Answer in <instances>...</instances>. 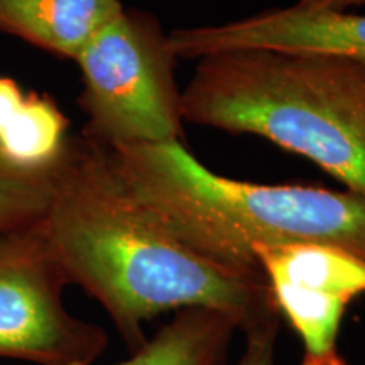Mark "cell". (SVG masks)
Masks as SVG:
<instances>
[{
	"instance_id": "2",
	"label": "cell",
	"mask_w": 365,
	"mask_h": 365,
	"mask_svg": "<svg viewBox=\"0 0 365 365\" xmlns=\"http://www.w3.org/2000/svg\"><path fill=\"white\" fill-rule=\"evenodd\" d=\"M182 120L262 137L365 198V66L314 53L234 49L196 59Z\"/></svg>"
},
{
	"instance_id": "5",
	"label": "cell",
	"mask_w": 365,
	"mask_h": 365,
	"mask_svg": "<svg viewBox=\"0 0 365 365\" xmlns=\"http://www.w3.org/2000/svg\"><path fill=\"white\" fill-rule=\"evenodd\" d=\"M66 284L39 223L0 235V359L91 365L102 357L108 333L68 312Z\"/></svg>"
},
{
	"instance_id": "13",
	"label": "cell",
	"mask_w": 365,
	"mask_h": 365,
	"mask_svg": "<svg viewBox=\"0 0 365 365\" xmlns=\"http://www.w3.org/2000/svg\"><path fill=\"white\" fill-rule=\"evenodd\" d=\"M279 322L266 323L245 331V346L237 365H276Z\"/></svg>"
},
{
	"instance_id": "3",
	"label": "cell",
	"mask_w": 365,
	"mask_h": 365,
	"mask_svg": "<svg viewBox=\"0 0 365 365\" xmlns=\"http://www.w3.org/2000/svg\"><path fill=\"white\" fill-rule=\"evenodd\" d=\"M140 202L200 252L259 271L254 245L323 244L365 261V198L313 185H259L217 175L185 143L108 148Z\"/></svg>"
},
{
	"instance_id": "6",
	"label": "cell",
	"mask_w": 365,
	"mask_h": 365,
	"mask_svg": "<svg viewBox=\"0 0 365 365\" xmlns=\"http://www.w3.org/2000/svg\"><path fill=\"white\" fill-rule=\"evenodd\" d=\"M170 44L178 59H196L234 49L330 54L365 66V14L269 9L225 24L175 29Z\"/></svg>"
},
{
	"instance_id": "7",
	"label": "cell",
	"mask_w": 365,
	"mask_h": 365,
	"mask_svg": "<svg viewBox=\"0 0 365 365\" xmlns=\"http://www.w3.org/2000/svg\"><path fill=\"white\" fill-rule=\"evenodd\" d=\"M122 11L120 0H0V31L75 61Z\"/></svg>"
},
{
	"instance_id": "4",
	"label": "cell",
	"mask_w": 365,
	"mask_h": 365,
	"mask_svg": "<svg viewBox=\"0 0 365 365\" xmlns=\"http://www.w3.org/2000/svg\"><path fill=\"white\" fill-rule=\"evenodd\" d=\"M170 36L150 14L124 9L81 49L83 137L105 148L182 143L181 90Z\"/></svg>"
},
{
	"instance_id": "10",
	"label": "cell",
	"mask_w": 365,
	"mask_h": 365,
	"mask_svg": "<svg viewBox=\"0 0 365 365\" xmlns=\"http://www.w3.org/2000/svg\"><path fill=\"white\" fill-rule=\"evenodd\" d=\"M70 122L54 100L26 93L0 125V154L22 171L53 173L65 158Z\"/></svg>"
},
{
	"instance_id": "1",
	"label": "cell",
	"mask_w": 365,
	"mask_h": 365,
	"mask_svg": "<svg viewBox=\"0 0 365 365\" xmlns=\"http://www.w3.org/2000/svg\"><path fill=\"white\" fill-rule=\"evenodd\" d=\"M39 227L68 284L105 309L130 354L148 341L145 323L168 312L217 309L242 333L281 318L262 272L225 266L181 240L132 193L108 148L83 135L54 173Z\"/></svg>"
},
{
	"instance_id": "8",
	"label": "cell",
	"mask_w": 365,
	"mask_h": 365,
	"mask_svg": "<svg viewBox=\"0 0 365 365\" xmlns=\"http://www.w3.org/2000/svg\"><path fill=\"white\" fill-rule=\"evenodd\" d=\"M252 257L266 281L289 282L350 303L365 294V261L331 245H254Z\"/></svg>"
},
{
	"instance_id": "9",
	"label": "cell",
	"mask_w": 365,
	"mask_h": 365,
	"mask_svg": "<svg viewBox=\"0 0 365 365\" xmlns=\"http://www.w3.org/2000/svg\"><path fill=\"white\" fill-rule=\"evenodd\" d=\"M239 323L208 308H186L117 365H225Z\"/></svg>"
},
{
	"instance_id": "14",
	"label": "cell",
	"mask_w": 365,
	"mask_h": 365,
	"mask_svg": "<svg viewBox=\"0 0 365 365\" xmlns=\"http://www.w3.org/2000/svg\"><path fill=\"white\" fill-rule=\"evenodd\" d=\"M299 7L314 9V11H336L350 12L355 7H365V0H298Z\"/></svg>"
},
{
	"instance_id": "12",
	"label": "cell",
	"mask_w": 365,
	"mask_h": 365,
	"mask_svg": "<svg viewBox=\"0 0 365 365\" xmlns=\"http://www.w3.org/2000/svg\"><path fill=\"white\" fill-rule=\"evenodd\" d=\"M56 170L44 175L22 171L0 154V235L43 220L53 198Z\"/></svg>"
},
{
	"instance_id": "11",
	"label": "cell",
	"mask_w": 365,
	"mask_h": 365,
	"mask_svg": "<svg viewBox=\"0 0 365 365\" xmlns=\"http://www.w3.org/2000/svg\"><path fill=\"white\" fill-rule=\"evenodd\" d=\"M281 317L303 345L301 365H346L339 349L341 322L350 301L282 281H267Z\"/></svg>"
}]
</instances>
